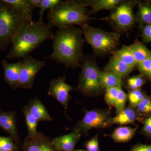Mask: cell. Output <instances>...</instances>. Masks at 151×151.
Instances as JSON below:
<instances>
[{"mask_svg": "<svg viewBox=\"0 0 151 151\" xmlns=\"http://www.w3.org/2000/svg\"><path fill=\"white\" fill-rule=\"evenodd\" d=\"M147 94L142 89L129 90L128 95L130 107L136 108L137 105L147 96Z\"/></svg>", "mask_w": 151, "mask_h": 151, "instance_id": "obj_27", "label": "cell"}, {"mask_svg": "<svg viewBox=\"0 0 151 151\" xmlns=\"http://www.w3.org/2000/svg\"><path fill=\"white\" fill-rule=\"evenodd\" d=\"M149 78H150V79H151V75H150V76H149Z\"/></svg>", "mask_w": 151, "mask_h": 151, "instance_id": "obj_41", "label": "cell"}, {"mask_svg": "<svg viewBox=\"0 0 151 151\" xmlns=\"http://www.w3.org/2000/svg\"><path fill=\"white\" fill-rule=\"evenodd\" d=\"M81 70L76 90L84 96L100 94L104 89L99 76L100 70L95 62L90 59L83 58Z\"/></svg>", "mask_w": 151, "mask_h": 151, "instance_id": "obj_6", "label": "cell"}, {"mask_svg": "<svg viewBox=\"0 0 151 151\" xmlns=\"http://www.w3.org/2000/svg\"><path fill=\"white\" fill-rule=\"evenodd\" d=\"M31 20L32 16L20 13L0 0V51L7 49L22 26Z\"/></svg>", "mask_w": 151, "mask_h": 151, "instance_id": "obj_4", "label": "cell"}, {"mask_svg": "<svg viewBox=\"0 0 151 151\" xmlns=\"http://www.w3.org/2000/svg\"><path fill=\"white\" fill-rule=\"evenodd\" d=\"M0 127L8 133L17 145H21L17 126L15 111L5 112L0 110Z\"/></svg>", "mask_w": 151, "mask_h": 151, "instance_id": "obj_12", "label": "cell"}, {"mask_svg": "<svg viewBox=\"0 0 151 151\" xmlns=\"http://www.w3.org/2000/svg\"><path fill=\"white\" fill-rule=\"evenodd\" d=\"M86 6L78 1H62L54 9L48 10V24L51 27L64 28L74 25L81 26L92 19Z\"/></svg>", "mask_w": 151, "mask_h": 151, "instance_id": "obj_3", "label": "cell"}, {"mask_svg": "<svg viewBox=\"0 0 151 151\" xmlns=\"http://www.w3.org/2000/svg\"><path fill=\"white\" fill-rule=\"evenodd\" d=\"M139 119H145L151 116V96H147L136 107Z\"/></svg>", "mask_w": 151, "mask_h": 151, "instance_id": "obj_26", "label": "cell"}, {"mask_svg": "<svg viewBox=\"0 0 151 151\" xmlns=\"http://www.w3.org/2000/svg\"><path fill=\"white\" fill-rule=\"evenodd\" d=\"M22 111L24 114L26 122L27 125L28 137H35L37 134V127L38 121L29 112L26 107L22 109Z\"/></svg>", "mask_w": 151, "mask_h": 151, "instance_id": "obj_24", "label": "cell"}, {"mask_svg": "<svg viewBox=\"0 0 151 151\" xmlns=\"http://www.w3.org/2000/svg\"><path fill=\"white\" fill-rule=\"evenodd\" d=\"M151 75V70H150V74H149V75L148 76V77H149V76H150V75Z\"/></svg>", "mask_w": 151, "mask_h": 151, "instance_id": "obj_40", "label": "cell"}, {"mask_svg": "<svg viewBox=\"0 0 151 151\" xmlns=\"http://www.w3.org/2000/svg\"><path fill=\"white\" fill-rule=\"evenodd\" d=\"M19 150L20 151H58L50 138L39 132L35 137L25 138Z\"/></svg>", "mask_w": 151, "mask_h": 151, "instance_id": "obj_11", "label": "cell"}, {"mask_svg": "<svg viewBox=\"0 0 151 151\" xmlns=\"http://www.w3.org/2000/svg\"><path fill=\"white\" fill-rule=\"evenodd\" d=\"M17 151H20V150L19 149V150Z\"/></svg>", "mask_w": 151, "mask_h": 151, "instance_id": "obj_42", "label": "cell"}, {"mask_svg": "<svg viewBox=\"0 0 151 151\" xmlns=\"http://www.w3.org/2000/svg\"><path fill=\"white\" fill-rule=\"evenodd\" d=\"M143 123L142 133L146 137H151V116L144 119Z\"/></svg>", "mask_w": 151, "mask_h": 151, "instance_id": "obj_36", "label": "cell"}, {"mask_svg": "<svg viewBox=\"0 0 151 151\" xmlns=\"http://www.w3.org/2000/svg\"><path fill=\"white\" fill-rule=\"evenodd\" d=\"M4 2L9 5L20 13L32 16L33 9L28 0H2Z\"/></svg>", "mask_w": 151, "mask_h": 151, "instance_id": "obj_23", "label": "cell"}, {"mask_svg": "<svg viewBox=\"0 0 151 151\" xmlns=\"http://www.w3.org/2000/svg\"><path fill=\"white\" fill-rule=\"evenodd\" d=\"M137 66L141 74L148 77L151 69V57L139 63Z\"/></svg>", "mask_w": 151, "mask_h": 151, "instance_id": "obj_33", "label": "cell"}, {"mask_svg": "<svg viewBox=\"0 0 151 151\" xmlns=\"http://www.w3.org/2000/svg\"><path fill=\"white\" fill-rule=\"evenodd\" d=\"M81 136V134L73 130L69 134L54 138L52 143L58 151H73Z\"/></svg>", "mask_w": 151, "mask_h": 151, "instance_id": "obj_14", "label": "cell"}, {"mask_svg": "<svg viewBox=\"0 0 151 151\" xmlns=\"http://www.w3.org/2000/svg\"><path fill=\"white\" fill-rule=\"evenodd\" d=\"M51 27L43 22L33 20L24 23L12 40V46L7 55L9 59H22L47 40H53L55 34Z\"/></svg>", "mask_w": 151, "mask_h": 151, "instance_id": "obj_2", "label": "cell"}, {"mask_svg": "<svg viewBox=\"0 0 151 151\" xmlns=\"http://www.w3.org/2000/svg\"><path fill=\"white\" fill-rule=\"evenodd\" d=\"M22 59V65L16 89H32L37 74L46 65V61L45 60H37L29 55Z\"/></svg>", "mask_w": 151, "mask_h": 151, "instance_id": "obj_9", "label": "cell"}, {"mask_svg": "<svg viewBox=\"0 0 151 151\" xmlns=\"http://www.w3.org/2000/svg\"><path fill=\"white\" fill-rule=\"evenodd\" d=\"M138 119L139 117L136 108L129 107L124 108L119 115L111 118V125H126L132 124Z\"/></svg>", "mask_w": 151, "mask_h": 151, "instance_id": "obj_18", "label": "cell"}, {"mask_svg": "<svg viewBox=\"0 0 151 151\" xmlns=\"http://www.w3.org/2000/svg\"><path fill=\"white\" fill-rule=\"evenodd\" d=\"M134 68L112 56L103 71L114 73L122 78L132 73Z\"/></svg>", "mask_w": 151, "mask_h": 151, "instance_id": "obj_17", "label": "cell"}, {"mask_svg": "<svg viewBox=\"0 0 151 151\" xmlns=\"http://www.w3.org/2000/svg\"><path fill=\"white\" fill-rule=\"evenodd\" d=\"M28 111L39 122L42 121L51 122L52 118L49 114L44 105L37 97L30 100L28 104L25 106Z\"/></svg>", "mask_w": 151, "mask_h": 151, "instance_id": "obj_15", "label": "cell"}, {"mask_svg": "<svg viewBox=\"0 0 151 151\" xmlns=\"http://www.w3.org/2000/svg\"><path fill=\"white\" fill-rule=\"evenodd\" d=\"M65 76L53 78L50 82L47 94L61 103L65 111L67 109L70 99L69 93L74 88L65 83Z\"/></svg>", "mask_w": 151, "mask_h": 151, "instance_id": "obj_10", "label": "cell"}, {"mask_svg": "<svg viewBox=\"0 0 151 151\" xmlns=\"http://www.w3.org/2000/svg\"><path fill=\"white\" fill-rule=\"evenodd\" d=\"M137 128L122 127L115 129L111 135L114 142L118 143H124L129 142L134 136Z\"/></svg>", "mask_w": 151, "mask_h": 151, "instance_id": "obj_21", "label": "cell"}, {"mask_svg": "<svg viewBox=\"0 0 151 151\" xmlns=\"http://www.w3.org/2000/svg\"><path fill=\"white\" fill-rule=\"evenodd\" d=\"M137 17L141 24H151V5L148 3H142L139 4Z\"/></svg>", "mask_w": 151, "mask_h": 151, "instance_id": "obj_25", "label": "cell"}, {"mask_svg": "<svg viewBox=\"0 0 151 151\" xmlns=\"http://www.w3.org/2000/svg\"><path fill=\"white\" fill-rule=\"evenodd\" d=\"M1 63L5 81L11 87L16 89L22 65V60L10 63L6 60H4Z\"/></svg>", "mask_w": 151, "mask_h": 151, "instance_id": "obj_13", "label": "cell"}, {"mask_svg": "<svg viewBox=\"0 0 151 151\" xmlns=\"http://www.w3.org/2000/svg\"><path fill=\"white\" fill-rule=\"evenodd\" d=\"M143 41L146 43L151 42V23L146 24L142 30Z\"/></svg>", "mask_w": 151, "mask_h": 151, "instance_id": "obj_35", "label": "cell"}, {"mask_svg": "<svg viewBox=\"0 0 151 151\" xmlns=\"http://www.w3.org/2000/svg\"><path fill=\"white\" fill-rule=\"evenodd\" d=\"M99 76L104 89L114 87H122L123 85L122 78L114 73L100 70Z\"/></svg>", "mask_w": 151, "mask_h": 151, "instance_id": "obj_20", "label": "cell"}, {"mask_svg": "<svg viewBox=\"0 0 151 151\" xmlns=\"http://www.w3.org/2000/svg\"><path fill=\"white\" fill-rule=\"evenodd\" d=\"M129 151H151V145L137 144L133 146Z\"/></svg>", "mask_w": 151, "mask_h": 151, "instance_id": "obj_37", "label": "cell"}, {"mask_svg": "<svg viewBox=\"0 0 151 151\" xmlns=\"http://www.w3.org/2000/svg\"><path fill=\"white\" fill-rule=\"evenodd\" d=\"M119 88L114 87L106 89L105 100L108 105L115 106L119 93Z\"/></svg>", "mask_w": 151, "mask_h": 151, "instance_id": "obj_32", "label": "cell"}, {"mask_svg": "<svg viewBox=\"0 0 151 151\" xmlns=\"http://www.w3.org/2000/svg\"><path fill=\"white\" fill-rule=\"evenodd\" d=\"M83 35L81 29L75 26L58 28L52 45L53 51L46 58L66 67L75 68L80 66L84 58Z\"/></svg>", "mask_w": 151, "mask_h": 151, "instance_id": "obj_1", "label": "cell"}, {"mask_svg": "<svg viewBox=\"0 0 151 151\" xmlns=\"http://www.w3.org/2000/svg\"><path fill=\"white\" fill-rule=\"evenodd\" d=\"M111 113L108 109L87 111L83 119L78 122L74 130L86 135L92 129H103L111 126Z\"/></svg>", "mask_w": 151, "mask_h": 151, "instance_id": "obj_8", "label": "cell"}, {"mask_svg": "<svg viewBox=\"0 0 151 151\" xmlns=\"http://www.w3.org/2000/svg\"><path fill=\"white\" fill-rule=\"evenodd\" d=\"M28 1L29 4L34 9L36 8H38L41 0H28Z\"/></svg>", "mask_w": 151, "mask_h": 151, "instance_id": "obj_38", "label": "cell"}, {"mask_svg": "<svg viewBox=\"0 0 151 151\" xmlns=\"http://www.w3.org/2000/svg\"><path fill=\"white\" fill-rule=\"evenodd\" d=\"M73 151H88L87 150H73Z\"/></svg>", "mask_w": 151, "mask_h": 151, "instance_id": "obj_39", "label": "cell"}, {"mask_svg": "<svg viewBox=\"0 0 151 151\" xmlns=\"http://www.w3.org/2000/svg\"><path fill=\"white\" fill-rule=\"evenodd\" d=\"M129 47L137 63L151 57V51L137 40Z\"/></svg>", "mask_w": 151, "mask_h": 151, "instance_id": "obj_22", "label": "cell"}, {"mask_svg": "<svg viewBox=\"0 0 151 151\" xmlns=\"http://www.w3.org/2000/svg\"><path fill=\"white\" fill-rule=\"evenodd\" d=\"M83 5L90 6L91 9L87 12L89 15L102 10H112L119 5L122 0H93V1H78Z\"/></svg>", "mask_w": 151, "mask_h": 151, "instance_id": "obj_16", "label": "cell"}, {"mask_svg": "<svg viewBox=\"0 0 151 151\" xmlns=\"http://www.w3.org/2000/svg\"><path fill=\"white\" fill-rule=\"evenodd\" d=\"M98 135L94 136L90 140L84 144V146L88 151H100Z\"/></svg>", "mask_w": 151, "mask_h": 151, "instance_id": "obj_34", "label": "cell"}, {"mask_svg": "<svg viewBox=\"0 0 151 151\" xmlns=\"http://www.w3.org/2000/svg\"><path fill=\"white\" fill-rule=\"evenodd\" d=\"M62 1L60 0H41L38 8H40L39 21L42 22V17L45 12L47 9H54Z\"/></svg>", "mask_w": 151, "mask_h": 151, "instance_id": "obj_30", "label": "cell"}, {"mask_svg": "<svg viewBox=\"0 0 151 151\" xmlns=\"http://www.w3.org/2000/svg\"><path fill=\"white\" fill-rule=\"evenodd\" d=\"M146 76L140 74L130 77L127 81V86L129 90L140 89L145 83Z\"/></svg>", "mask_w": 151, "mask_h": 151, "instance_id": "obj_29", "label": "cell"}, {"mask_svg": "<svg viewBox=\"0 0 151 151\" xmlns=\"http://www.w3.org/2000/svg\"><path fill=\"white\" fill-rule=\"evenodd\" d=\"M128 98V95L123 91L122 87H119L118 97L115 104L116 115H119L124 109Z\"/></svg>", "mask_w": 151, "mask_h": 151, "instance_id": "obj_31", "label": "cell"}, {"mask_svg": "<svg viewBox=\"0 0 151 151\" xmlns=\"http://www.w3.org/2000/svg\"><path fill=\"white\" fill-rule=\"evenodd\" d=\"M81 27L85 40L92 47L95 54L105 55L116 50L120 39L118 33L93 27L87 23L82 24Z\"/></svg>", "mask_w": 151, "mask_h": 151, "instance_id": "obj_5", "label": "cell"}, {"mask_svg": "<svg viewBox=\"0 0 151 151\" xmlns=\"http://www.w3.org/2000/svg\"><path fill=\"white\" fill-rule=\"evenodd\" d=\"M19 149L11 137L0 136V151H17Z\"/></svg>", "mask_w": 151, "mask_h": 151, "instance_id": "obj_28", "label": "cell"}, {"mask_svg": "<svg viewBox=\"0 0 151 151\" xmlns=\"http://www.w3.org/2000/svg\"><path fill=\"white\" fill-rule=\"evenodd\" d=\"M137 3L134 1H122L112 10L110 19L117 30L126 31L134 24V9Z\"/></svg>", "mask_w": 151, "mask_h": 151, "instance_id": "obj_7", "label": "cell"}, {"mask_svg": "<svg viewBox=\"0 0 151 151\" xmlns=\"http://www.w3.org/2000/svg\"><path fill=\"white\" fill-rule=\"evenodd\" d=\"M115 59L124 63L130 67L134 68L137 65L132 50L129 46L123 45L122 48L113 51L111 53Z\"/></svg>", "mask_w": 151, "mask_h": 151, "instance_id": "obj_19", "label": "cell"}]
</instances>
